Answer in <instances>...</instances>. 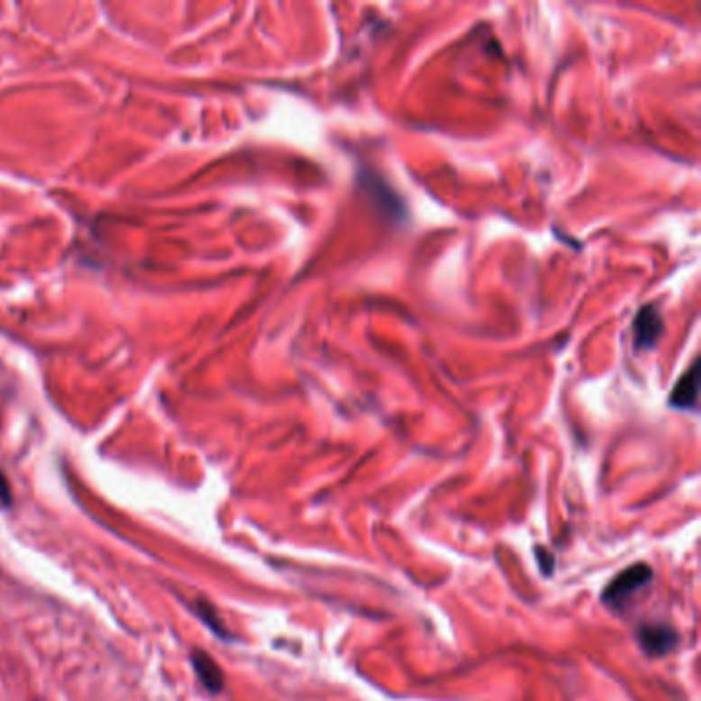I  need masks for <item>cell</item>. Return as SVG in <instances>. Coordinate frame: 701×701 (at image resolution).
Listing matches in <instances>:
<instances>
[{
	"label": "cell",
	"instance_id": "6",
	"mask_svg": "<svg viewBox=\"0 0 701 701\" xmlns=\"http://www.w3.org/2000/svg\"><path fill=\"white\" fill-rule=\"evenodd\" d=\"M196 613H198V617L202 619V624L206 625L212 633L218 635V638H223V640L231 638L229 630H226V627H224L223 619H221V615H218L216 607H214V605H210L206 598H198V601H196Z\"/></svg>",
	"mask_w": 701,
	"mask_h": 701
},
{
	"label": "cell",
	"instance_id": "8",
	"mask_svg": "<svg viewBox=\"0 0 701 701\" xmlns=\"http://www.w3.org/2000/svg\"><path fill=\"white\" fill-rule=\"evenodd\" d=\"M537 558L539 561H542V568H543V574L550 576L551 574V566H553V560H547L545 551L543 550H537Z\"/></svg>",
	"mask_w": 701,
	"mask_h": 701
},
{
	"label": "cell",
	"instance_id": "2",
	"mask_svg": "<svg viewBox=\"0 0 701 701\" xmlns=\"http://www.w3.org/2000/svg\"><path fill=\"white\" fill-rule=\"evenodd\" d=\"M664 333V319L659 306L646 305L633 319V344L635 350H650L659 344Z\"/></svg>",
	"mask_w": 701,
	"mask_h": 701
},
{
	"label": "cell",
	"instance_id": "4",
	"mask_svg": "<svg viewBox=\"0 0 701 701\" xmlns=\"http://www.w3.org/2000/svg\"><path fill=\"white\" fill-rule=\"evenodd\" d=\"M189 660H192V667H194V673L196 677L200 678L202 687L210 691V693H221L223 687H224V675L221 667H218V662L212 659V656L208 652H204V650L196 648L192 650V654H189Z\"/></svg>",
	"mask_w": 701,
	"mask_h": 701
},
{
	"label": "cell",
	"instance_id": "3",
	"mask_svg": "<svg viewBox=\"0 0 701 701\" xmlns=\"http://www.w3.org/2000/svg\"><path fill=\"white\" fill-rule=\"evenodd\" d=\"M640 646L650 656L669 654L678 644V635L673 627L662 624H648L638 630Z\"/></svg>",
	"mask_w": 701,
	"mask_h": 701
},
{
	"label": "cell",
	"instance_id": "5",
	"mask_svg": "<svg viewBox=\"0 0 701 701\" xmlns=\"http://www.w3.org/2000/svg\"><path fill=\"white\" fill-rule=\"evenodd\" d=\"M699 362L696 360L689 367V370L681 377V381L675 385L673 393H670L669 404L677 410H696L697 407V393H699Z\"/></svg>",
	"mask_w": 701,
	"mask_h": 701
},
{
	"label": "cell",
	"instance_id": "1",
	"mask_svg": "<svg viewBox=\"0 0 701 701\" xmlns=\"http://www.w3.org/2000/svg\"><path fill=\"white\" fill-rule=\"evenodd\" d=\"M650 580H652V568L648 564H633L609 582V587L605 588L601 595L603 603L607 605L624 603L627 596L633 595L635 590L644 587V584H648Z\"/></svg>",
	"mask_w": 701,
	"mask_h": 701
},
{
	"label": "cell",
	"instance_id": "7",
	"mask_svg": "<svg viewBox=\"0 0 701 701\" xmlns=\"http://www.w3.org/2000/svg\"><path fill=\"white\" fill-rule=\"evenodd\" d=\"M0 504L5 506H11L13 504V492H11V484L3 471H0Z\"/></svg>",
	"mask_w": 701,
	"mask_h": 701
}]
</instances>
